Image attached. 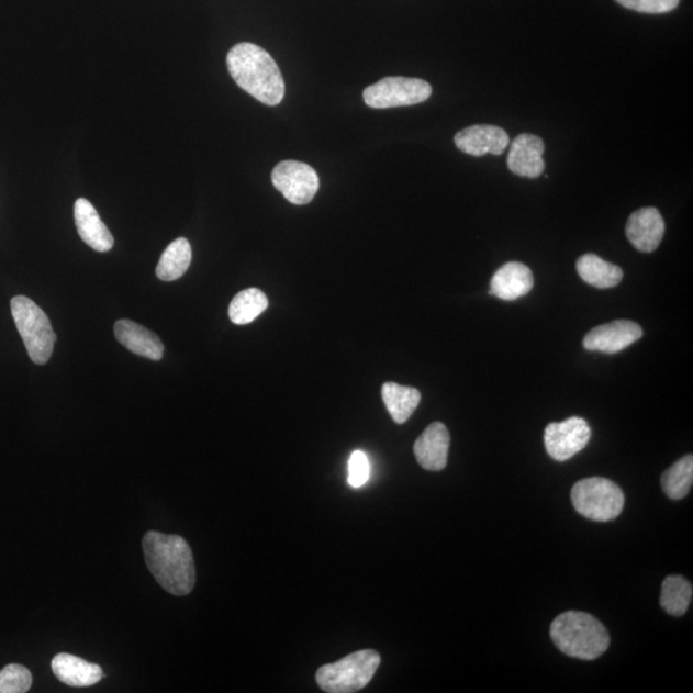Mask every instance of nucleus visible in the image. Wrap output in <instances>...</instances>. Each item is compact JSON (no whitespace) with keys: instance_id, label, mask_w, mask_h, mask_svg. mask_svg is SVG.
Segmentation results:
<instances>
[{"instance_id":"obj_5","label":"nucleus","mask_w":693,"mask_h":693,"mask_svg":"<svg viewBox=\"0 0 693 693\" xmlns=\"http://www.w3.org/2000/svg\"><path fill=\"white\" fill-rule=\"evenodd\" d=\"M11 311L30 359L36 365L47 364L57 340L47 314L25 295L12 299Z\"/></svg>"},{"instance_id":"obj_2","label":"nucleus","mask_w":693,"mask_h":693,"mask_svg":"<svg viewBox=\"0 0 693 693\" xmlns=\"http://www.w3.org/2000/svg\"><path fill=\"white\" fill-rule=\"evenodd\" d=\"M226 65L238 87L258 102L273 107L283 101V75L269 52L253 43H239L227 53Z\"/></svg>"},{"instance_id":"obj_15","label":"nucleus","mask_w":693,"mask_h":693,"mask_svg":"<svg viewBox=\"0 0 693 693\" xmlns=\"http://www.w3.org/2000/svg\"><path fill=\"white\" fill-rule=\"evenodd\" d=\"M74 216L80 238L86 245L97 253H109L112 249L114 241L109 227L104 225L94 205L86 198H79L75 202Z\"/></svg>"},{"instance_id":"obj_22","label":"nucleus","mask_w":693,"mask_h":693,"mask_svg":"<svg viewBox=\"0 0 693 693\" xmlns=\"http://www.w3.org/2000/svg\"><path fill=\"white\" fill-rule=\"evenodd\" d=\"M269 306L266 294L257 288H249L234 297L228 306V317L235 325L253 323Z\"/></svg>"},{"instance_id":"obj_11","label":"nucleus","mask_w":693,"mask_h":693,"mask_svg":"<svg viewBox=\"0 0 693 693\" xmlns=\"http://www.w3.org/2000/svg\"><path fill=\"white\" fill-rule=\"evenodd\" d=\"M545 143L539 136L522 134L516 136L510 147L508 170L517 177L536 179L545 171Z\"/></svg>"},{"instance_id":"obj_16","label":"nucleus","mask_w":693,"mask_h":693,"mask_svg":"<svg viewBox=\"0 0 693 693\" xmlns=\"http://www.w3.org/2000/svg\"><path fill=\"white\" fill-rule=\"evenodd\" d=\"M535 286L532 270L521 262H507L491 279L490 294L500 300L515 301L528 294Z\"/></svg>"},{"instance_id":"obj_6","label":"nucleus","mask_w":693,"mask_h":693,"mask_svg":"<svg viewBox=\"0 0 693 693\" xmlns=\"http://www.w3.org/2000/svg\"><path fill=\"white\" fill-rule=\"evenodd\" d=\"M571 501L578 513L595 522L616 519L624 507V493L619 485L605 478H588L574 484Z\"/></svg>"},{"instance_id":"obj_26","label":"nucleus","mask_w":693,"mask_h":693,"mask_svg":"<svg viewBox=\"0 0 693 693\" xmlns=\"http://www.w3.org/2000/svg\"><path fill=\"white\" fill-rule=\"evenodd\" d=\"M370 478V462L362 451H355L348 461V483L354 489L367 484Z\"/></svg>"},{"instance_id":"obj_27","label":"nucleus","mask_w":693,"mask_h":693,"mask_svg":"<svg viewBox=\"0 0 693 693\" xmlns=\"http://www.w3.org/2000/svg\"><path fill=\"white\" fill-rule=\"evenodd\" d=\"M626 9L641 13H668L677 9L680 0H616Z\"/></svg>"},{"instance_id":"obj_14","label":"nucleus","mask_w":693,"mask_h":693,"mask_svg":"<svg viewBox=\"0 0 693 693\" xmlns=\"http://www.w3.org/2000/svg\"><path fill=\"white\" fill-rule=\"evenodd\" d=\"M451 437L445 424L433 423L418 437L414 445V454L418 466L429 471H440L447 467Z\"/></svg>"},{"instance_id":"obj_20","label":"nucleus","mask_w":693,"mask_h":693,"mask_svg":"<svg viewBox=\"0 0 693 693\" xmlns=\"http://www.w3.org/2000/svg\"><path fill=\"white\" fill-rule=\"evenodd\" d=\"M382 398L388 413L398 424H405L422 401V394L415 388L395 383L382 387Z\"/></svg>"},{"instance_id":"obj_23","label":"nucleus","mask_w":693,"mask_h":693,"mask_svg":"<svg viewBox=\"0 0 693 693\" xmlns=\"http://www.w3.org/2000/svg\"><path fill=\"white\" fill-rule=\"evenodd\" d=\"M692 584L682 575L667 577L661 585L660 605L669 615L682 616L689 611Z\"/></svg>"},{"instance_id":"obj_24","label":"nucleus","mask_w":693,"mask_h":693,"mask_svg":"<svg viewBox=\"0 0 693 693\" xmlns=\"http://www.w3.org/2000/svg\"><path fill=\"white\" fill-rule=\"evenodd\" d=\"M693 483V456L678 460L661 477L662 491L669 499L682 500L688 496Z\"/></svg>"},{"instance_id":"obj_9","label":"nucleus","mask_w":693,"mask_h":693,"mask_svg":"<svg viewBox=\"0 0 693 693\" xmlns=\"http://www.w3.org/2000/svg\"><path fill=\"white\" fill-rule=\"evenodd\" d=\"M591 434L589 423L578 416L548 424L544 436L546 451L556 461H567L589 445Z\"/></svg>"},{"instance_id":"obj_25","label":"nucleus","mask_w":693,"mask_h":693,"mask_svg":"<svg viewBox=\"0 0 693 693\" xmlns=\"http://www.w3.org/2000/svg\"><path fill=\"white\" fill-rule=\"evenodd\" d=\"M33 674L20 664H10L0 670V693H25L32 689Z\"/></svg>"},{"instance_id":"obj_4","label":"nucleus","mask_w":693,"mask_h":693,"mask_svg":"<svg viewBox=\"0 0 693 693\" xmlns=\"http://www.w3.org/2000/svg\"><path fill=\"white\" fill-rule=\"evenodd\" d=\"M376 650H361L347 655L316 672L318 688L327 693H354L361 691L372 680L380 666Z\"/></svg>"},{"instance_id":"obj_7","label":"nucleus","mask_w":693,"mask_h":693,"mask_svg":"<svg viewBox=\"0 0 693 693\" xmlns=\"http://www.w3.org/2000/svg\"><path fill=\"white\" fill-rule=\"evenodd\" d=\"M429 82L422 79L384 78L364 90V101L371 109L385 110L428 101Z\"/></svg>"},{"instance_id":"obj_21","label":"nucleus","mask_w":693,"mask_h":693,"mask_svg":"<svg viewBox=\"0 0 693 693\" xmlns=\"http://www.w3.org/2000/svg\"><path fill=\"white\" fill-rule=\"evenodd\" d=\"M192 262V247L186 238L174 241L169 247L165 249L157 266V277L164 281L178 280L189 269Z\"/></svg>"},{"instance_id":"obj_17","label":"nucleus","mask_w":693,"mask_h":693,"mask_svg":"<svg viewBox=\"0 0 693 693\" xmlns=\"http://www.w3.org/2000/svg\"><path fill=\"white\" fill-rule=\"evenodd\" d=\"M114 335L128 351L154 361L163 359L164 345L161 339L132 320H120L114 325Z\"/></svg>"},{"instance_id":"obj_13","label":"nucleus","mask_w":693,"mask_h":693,"mask_svg":"<svg viewBox=\"0 0 693 693\" xmlns=\"http://www.w3.org/2000/svg\"><path fill=\"white\" fill-rule=\"evenodd\" d=\"M627 238L639 253L658 249L666 234V223L659 210L646 208L631 213L626 226Z\"/></svg>"},{"instance_id":"obj_19","label":"nucleus","mask_w":693,"mask_h":693,"mask_svg":"<svg viewBox=\"0 0 693 693\" xmlns=\"http://www.w3.org/2000/svg\"><path fill=\"white\" fill-rule=\"evenodd\" d=\"M577 271L585 283L600 289L616 287L623 279V271L618 266L606 262L593 254L580 257L577 261Z\"/></svg>"},{"instance_id":"obj_12","label":"nucleus","mask_w":693,"mask_h":693,"mask_svg":"<svg viewBox=\"0 0 693 693\" xmlns=\"http://www.w3.org/2000/svg\"><path fill=\"white\" fill-rule=\"evenodd\" d=\"M455 144L463 154L470 156H500L508 147L510 138L504 128L499 126L474 125L457 133Z\"/></svg>"},{"instance_id":"obj_10","label":"nucleus","mask_w":693,"mask_h":693,"mask_svg":"<svg viewBox=\"0 0 693 693\" xmlns=\"http://www.w3.org/2000/svg\"><path fill=\"white\" fill-rule=\"evenodd\" d=\"M642 334V327L638 324L629 320H616V322L592 329L585 335L583 346L588 351L618 354L641 339Z\"/></svg>"},{"instance_id":"obj_3","label":"nucleus","mask_w":693,"mask_h":693,"mask_svg":"<svg viewBox=\"0 0 693 693\" xmlns=\"http://www.w3.org/2000/svg\"><path fill=\"white\" fill-rule=\"evenodd\" d=\"M550 635L561 652L581 660L600 658L611 645L604 624L581 612L559 615L551 624Z\"/></svg>"},{"instance_id":"obj_18","label":"nucleus","mask_w":693,"mask_h":693,"mask_svg":"<svg viewBox=\"0 0 693 693\" xmlns=\"http://www.w3.org/2000/svg\"><path fill=\"white\" fill-rule=\"evenodd\" d=\"M53 673L70 688H90L102 681L101 667L70 653H58L52 660Z\"/></svg>"},{"instance_id":"obj_8","label":"nucleus","mask_w":693,"mask_h":693,"mask_svg":"<svg viewBox=\"0 0 693 693\" xmlns=\"http://www.w3.org/2000/svg\"><path fill=\"white\" fill-rule=\"evenodd\" d=\"M272 185L286 200L293 204H308L317 193L320 181L317 172L308 164L283 161L276 166Z\"/></svg>"},{"instance_id":"obj_1","label":"nucleus","mask_w":693,"mask_h":693,"mask_svg":"<svg viewBox=\"0 0 693 693\" xmlns=\"http://www.w3.org/2000/svg\"><path fill=\"white\" fill-rule=\"evenodd\" d=\"M147 567L161 588L174 596H187L195 585L192 548L180 536L148 532L143 538Z\"/></svg>"}]
</instances>
